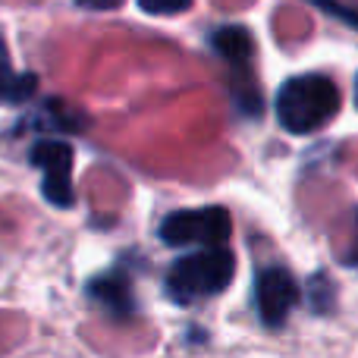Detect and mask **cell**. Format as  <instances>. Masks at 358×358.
<instances>
[{"mask_svg":"<svg viewBox=\"0 0 358 358\" xmlns=\"http://www.w3.org/2000/svg\"><path fill=\"white\" fill-rule=\"evenodd\" d=\"M340 110V88L327 76H296L277 94V120L289 132H311Z\"/></svg>","mask_w":358,"mask_h":358,"instance_id":"cell-1","label":"cell"},{"mask_svg":"<svg viewBox=\"0 0 358 358\" xmlns=\"http://www.w3.org/2000/svg\"><path fill=\"white\" fill-rule=\"evenodd\" d=\"M236 273V258L227 248H204L173 261L167 273V292L179 305H189L195 299L217 296L229 286Z\"/></svg>","mask_w":358,"mask_h":358,"instance_id":"cell-2","label":"cell"},{"mask_svg":"<svg viewBox=\"0 0 358 358\" xmlns=\"http://www.w3.org/2000/svg\"><path fill=\"white\" fill-rule=\"evenodd\" d=\"M229 236V214L223 208H198V210H176L164 217L161 239L173 248L198 245L204 248H223Z\"/></svg>","mask_w":358,"mask_h":358,"instance_id":"cell-3","label":"cell"},{"mask_svg":"<svg viewBox=\"0 0 358 358\" xmlns=\"http://www.w3.org/2000/svg\"><path fill=\"white\" fill-rule=\"evenodd\" d=\"M299 302V286L283 267H264L255 277V305L267 327H280Z\"/></svg>","mask_w":358,"mask_h":358,"instance_id":"cell-4","label":"cell"},{"mask_svg":"<svg viewBox=\"0 0 358 358\" xmlns=\"http://www.w3.org/2000/svg\"><path fill=\"white\" fill-rule=\"evenodd\" d=\"M31 164L44 170V198L54 208H69L73 204V148L66 142H38L31 148Z\"/></svg>","mask_w":358,"mask_h":358,"instance_id":"cell-5","label":"cell"},{"mask_svg":"<svg viewBox=\"0 0 358 358\" xmlns=\"http://www.w3.org/2000/svg\"><path fill=\"white\" fill-rule=\"evenodd\" d=\"M88 296L110 311L113 317H132L136 315V292H132V280L126 271H107L98 280L88 283Z\"/></svg>","mask_w":358,"mask_h":358,"instance_id":"cell-6","label":"cell"},{"mask_svg":"<svg viewBox=\"0 0 358 358\" xmlns=\"http://www.w3.org/2000/svg\"><path fill=\"white\" fill-rule=\"evenodd\" d=\"M210 48H214L217 54L236 69V79L252 82L245 69H248V63H252L255 41L242 25H223V29H217L214 35H210Z\"/></svg>","mask_w":358,"mask_h":358,"instance_id":"cell-7","label":"cell"},{"mask_svg":"<svg viewBox=\"0 0 358 358\" xmlns=\"http://www.w3.org/2000/svg\"><path fill=\"white\" fill-rule=\"evenodd\" d=\"M38 92V79L31 73H16L10 63V50L0 35V104H22Z\"/></svg>","mask_w":358,"mask_h":358,"instance_id":"cell-8","label":"cell"},{"mask_svg":"<svg viewBox=\"0 0 358 358\" xmlns=\"http://www.w3.org/2000/svg\"><path fill=\"white\" fill-rule=\"evenodd\" d=\"M142 10H145V13H182V10H189V3H173V6H155V3H145Z\"/></svg>","mask_w":358,"mask_h":358,"instance_id":"cell-9","label":"cell"},{"mask_svg":"<svg viewBox=\"0 0 358 358\" xmlns=\"http://www.w3.org/2000/svg\"><path fill=\"white\" fill-rule=\"evenodd\" d=\"M349 264H358V239H355V245H352V255H349Z\"/></svg>","mask_w":358,"mask_h":358,"instance_id":"cell-10","label":"cell"},{"mask_svg":"<svg viewBox=\"0 0 358 358\" xmlns=\"http://www.w3.org/2000/svg\"><path fill=\"white\" fill-rule=\"evenodd\" d=\"M355 101H358V85H355Z\"/></svg>","mask_w":358,"mask_h":358,"instance_id":"cell-11","label":"cell"}]
</instances>
